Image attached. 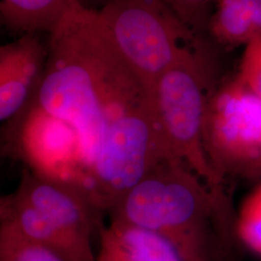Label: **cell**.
Instances as JSON below:
<instances>
[{
    "instance_id": "10",
    "label": "cell",
    "mask_w": 261,
    "mask_h": 261,
    "mask_svg": "<svg viewBox=\"0 0 261 261\" xmlns=\"http://www.w3.org/2000/svg\"><path fill=\"white\" fill-rule=\"evenodd\" d=\"M83 8L77 0H1V21L23 35L55 32L66 19Z\"/></svg>"
},
{
    "instance_id": "8",
    "label": "cell",
    "mask_w": 261,
    "mask_h": 261,
    "mask_svg": "<svg viewBox=\"0 0 261 261\" xmlns=\"http://www.w3.org/2000/svg\"><path fill=\"white\" fill-rule=\"evenodd\" d=\"M1 221L14 224L28 239L55 252L65 261H97L92 240L74 233L50 221L13 194L2 196Z\"/></svg>"
},
{
    "instance_id": "15",
    "label": "cell",
    "mask_w": 261,
    "mask_h": 261,
    "mask_svg": "<svg viewBox=\"0 0 261 261\" xmlns=\"http://www.w3.org/2000/svg\"><path fill=\"white\" fill-rule=\"evenodd\" d=\"M217 0H167L180 19L192 30L201 23L208 7Z\"/></svg>"
},
{
    "instance_id": "9",
    "label": "cell",
    "mask_w": 261,
    "mask_h": 261,
    "mask_svg": "<svg viewBox=\"0 0 261 261\" xmlns=\"http://www.w3.org/2000/svg\"><path fill=\"white\" fill-rule=\"evenodd\" d=\"M99 240L97 261H193L168 237L119 221L105 225Z\"/></svg>"
},
{
    "instance_id": "4",
    "label": "cell",
    "mask_w": 261,
    "mask_h": 261,
    "mask_svg": "<svg viewBox=\"0 0 261 261\" xmlns=\"http://www.w3.org/2000/svg\"><path fill=\"white\" fill-rule=\"evenodd\" d=\"M203 142L222 177L225 173L256 177L261 168V98L239 75L209 95Z\"/></svg>"
},
{
    "instance_id": "17",
    "label": "cell",
    "mask_w": 261,
    "mask_h": 261,
    "mask_svg": "<svg viewBox=\"0 0 261 261\" xmlns=\"http://www.w3.org/2000/svg\"><path fill=\"white\" fill-rule=\"evenodd\" d=\"M256 177L261 178V168L260 169H259V171H258V173H257V175H256Z\"/></svg>"
},
{
    "instance_id": "12",
    "label": "cell",
    "mask_w": 261,
    "mask_h": 261,
    "mask_svg": "<svg viewBox=\"0 0 261 261\" xmlns=\"http://www.w3.org/2000/svg\"><path fill=\"white\" fill-rule=\"evenodd\" d=\"M0 261H65L31 241L7 221L0 224Z\"/></svg>"
},
{
    "instance_id": "2",
    "label": "cell",
    "mask_w": 261,
    "mask_h": 261,
    "mask_svg": "<svg viewBox=\"0 0 261 261\" xmlns=\"http://www.w3.org/2000/svg\"><path fill=\"white\" fill-rule=\"evenodd\" d=\"M95 13L117 55L151 87L169 68L201 47L195 31L167 0H112Z\"/></svg>"
},
{
    "instance_id": "6",
    "label": "cell",
    "mask_w": 261,
    "mask_h": 261,
    "mask_svg": "<svg viewBox=\"0 0 261 261\" xmlns=\"http://www.w3.org/2000/svg\"><path fill=\"white\" fill-rule=\"evenodd\" d=\"M13 195L84 238L92 240L105 226L107 210L88 190L74 183L46 177L29 169L23 171Z\"/></svg>"
},
{
    "instance_id": "1",
    "label": "cell",
    "mask_w": 261,
    "mask_h": 261,
    "mask_svg": "<svg viewBox=\"0 0 261 261\" xmlns=\"http://www.w3.org/2000/svg\"><path fill=\"white\" fill-rule=\"evenodd\" d=\"M222 206L186 164L167 159L120 196L108 214L112 221L168 237L193 261H208V221Z\"/></svg>"
},
{
    "instance_id": "14",
    "label": "cell",
    "mask_w": 261,
    "mask_h": 261,
    "mask_svg": "<svg viewBox=\"0 0 261 261\" xmlns=\"http://www.w3.org/2000/svg\"><path fill=\"white\" fill-rule=\"evenodd\" d=\"M238 75L261 98V36L245 46Z\"/></svg>"
},
{
    "instance_id": "11",
    "label": "cell",
    "mask_w": 261,
    "mask_h": 261,
    "mask_svg": "<svg viewBox=\"0 0 261 261\" xmlns=\"http://www.w3.org/2000/svg\"><path fill=\"white\" fill-rule=\"evenodd\" d=\"M209 20L211 36L226 47L247 45L261 36V0H217Z\"/></svg>"
},
{
    "instance_id": "7",
    "label": "cell",
    "mask_w": 261,
    "mask_h": 261,
    "mask_svg": "<svg viewBox=\"0 0 261 261\" xmlns=\"http://www.w3.org/2000/svg\"><path fill=\"white\" fill-rule=\"evenodd\" d=\"M48 48L35 34L0 48V120L19 115L35 93L47 65Z\"/></svg>"
},
{
    "instance_id": "13",
    "label": "cell",
    "mask_w": 261,
    "mask_h": 261,
    "mask_svg": "<svg viewBox=\"0 0 261 261\" xmlns=\"http://www.w3.org/2000/svg\"><path fill=\"white\" fill-rule=\"evenodd\" d=\"M237 229L243 242L261 255V184L246 196L238 216Z\"/></svg>"
},
{
    "instance_id": "16",
    "label": "cell",
    "mask_w": 261,
    "mask_h": 261,
    "mask_svg": "<svg viewBox=\"0 0 261 261\" xmlns=\"http://www.w3.org/2000/svg\"><path fill=\"white\" fill-rule=\"evenodd\" d=\"M82 6L86 9L91 10L94 12H98L102 9L107 4H109L112 0H77Z\"/></svg>"
},
{
    "instance_id": "3",
    "label": "cell",
    "mask_w": 261,
    "mask_h": 261,
    "mask_svg": "<svg viewBox=\"0 0 261 261\" xmlns=\"http://www.w3.org/2000/svg\"><path fill=\"white\" fill-rule=\"evenodd\" d=\"M210 86V65L205 51L199 47L160 75L152 85V94L169 154L186 164L224 204L223 177L212 167L203 142Z\"/></svg>"
},
{
    "instance_id": "5",
    "label": "cell",
    "mask_w": 261,
    "mask_h": 261,
    "mask_svg": "<svg viewBox=\"0 0 261 261\" xmlns=\"http://www.w3.org/2000/svg\"><path fill=\"white\" fill-rule=\"evenodd\" d=\"M19 115V149L30 169L40 175L74 183L89 191L75 130L31 102Z\"/></svg>"
}]
</instances>
